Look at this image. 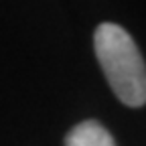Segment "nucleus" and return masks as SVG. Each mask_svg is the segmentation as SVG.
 <instances>
[{
    "mask_svg": "<svg viewBox=\"0 0 146 146\" xmlns=\"http://www.w3.org/2000/svg\"><path fill=\"white\" fill-rule=\"evenodd\" d=\"M65 146H116V142L100 122L85 120L69 130Z\"/></svg>",
    "mask_w": 146,
    "mask_h": 146,
    "instance_id": "2",
    "label": "nucleus"
},
{
    "mask_svg": "<svg viewBox=\"0 0 146 146\" xmlns=\"http://www.w3.org/2000/svg\"><path fill=\"white\" fill-rule=\"evenodd\" d=\"M94 49L104 75L118 100L130 108L144 106L146 65L132 36L114 23H104L96 29Z\"/></svg>",
    "mask_w": 146,
    "mask_h": 146,
    "instance_id": "1",
    "label": "nucleus"
}]
</instances>
